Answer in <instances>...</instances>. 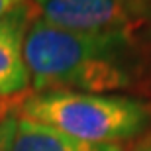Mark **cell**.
<instances>
[{"instance_id": "5", "label": "cell", "mask_w": 151, "mask_h": 151, "mask_svg": "<svg viewBox=\"0 0 151 151\" xmlns=\"http://www.w3.org/2000/svg\"><path fill=\"white\" fill-rule=\"evenodd\" d=\"M12 151H126V147L81 141L69 137L49 126L18 116Z\"/></svg>"}, {"instance_id": "2", "label": "cell", "mask_w": 151, "mask_h": 151, "mask_svg": "<svg viewBox=\"0 0 151 151\" xmlns=\"http://www.w3.org/2000/svg\"><path fill=\"white\" fill-rule=\"evenodd\" d=\"M18 116L88 143L126 145L151 137V100L73 90L28 92Z\"/></svg>"}, {"instance_id": "7", "label": "cell", "mask_w": 151, "mask_h": 151, "mask_svg": "<svg viewBox=\"0 0 151 151\" xmlns=\"http://www.w3.org/2000/svg\"><path fill=\"white\" fill-rule=\"evenodd\" d=\"M24 96H0V122L6 120L10 114H14L12 112L14 108H20V102Z\"/></svg>"}, {"instance_id": "6", "label": "cell", "mask_w": 151, "mask_h": 151, "mask_svg": "<svg viewBox=\"0 0 151 151\" xmlns=\"http://www.w3.org/2000/svg\"><path fill=\"white\" fill-rule=\"evenodd\" d=\"M16 124H18V114H10L6 120L0 122V151H12Z\"/></svg>"}, {"instance_id": "1", "label": "cell", "mask_w": 151, "mask_h": 151, "mask_svg": "<svg viewBox=\"0 0 151 151\" xmlns=\"http://www.w3.org/2000/svg\"><path fill=\"white\" fill-rule=\"evenodd\" d=\"M22 53L32 92L116 94L137 88L145 71L135 35L78 34L35 16L26 29Z\"/></svg>"}, {"instance_id": "10", "label": "cell", "mask_w": 151, "mask_h": 151, "mask_svg": "<svg viewBox=\"0 0 151 151\" xmlns=\"http://www.w3.org/2000/svg\"><path fill=\"white\" fill-rule=\"evenodd\" d=\"M126 151H151V137H147V139H141L137 141V143H134V145L126 147Z\"/></svg>"}, {"instance_id": "4", "label": "cell", "mask_w": 151, "mask_h": 151, "mask_svg": "<svg viewBox=\"0 0 151 151\" xmlns=\"http://www.w3.org/2000/svg\"><path fill=\"white\" fill-rule=\"evenodd\" d=\"M34 8L24 0L0 18V96L28 94L29 75L24 63V35L34 20Z\"/></svg>"}, {"instance_id": "9", "label": "cell", "mask_w": 151, "mask_h": 151, "mask_svg": "<svg viewBox=\"0 0 151 151\" xmlns=\"http://www.w3.org/2000/svg\"><path fill=\"white\" fill-rule=\"evenodd\" d=\"M24 0H0V18H4L10 10H14L18 4H22Z\"/></svg>"}, {"instance_id": "3", "label": "cell", "mask_w": 151, "mask_h": 151, "mask_svg": "<svg viewBox=\"0 0 151 151\" xmlns=\"http://www.w3.org/2000/svg\"><path fill=\"white\" fill-rule=\"evenodd\" d=\"M35 18L78 34L135 35L143 22L132 0H29Z\"/></svg>"}, {"instance_id": "8", "label": "cell", "mask_w": 151, "mask_h": 151, "mask_svg": "<svg viewBox=\"0 0 151 151\" xmlns=\"http://www.w3.org/2000/svg\"><path fill=\"white\" fill-rule=\"evenodd\" d=\"M143 22H151V0H132Z\"/></svg>"}]
</instances>
